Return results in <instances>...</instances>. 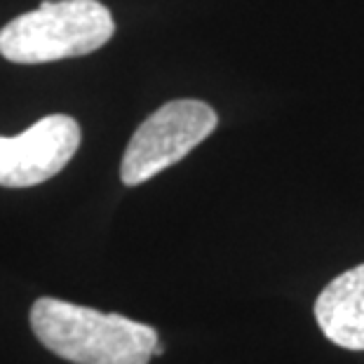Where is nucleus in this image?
I'll use <instances>...</instances> for the list:
<instances>
[{"label": "nucleus", "instance_id": "obj_1", "mask_svg": "<svg viewBox=\"0 0 364 364\" xmlns=\"http://www.w3.org/2000/svg\"><path fill=\"white\" fill-rule=\"evenodd\" d=\"M31 329L50 353L73 364H149L158 346L149 324L52 296L31 306Z\"/></svg>", "mask_w": 364, "mask_h": 364}, {"label": "nucleus", "instance_id": "obj_2", "mask_svg": "<svg viewBox=\"0 0 364 364\" xmlns=\"http://www.w3.org/2000/svg\"><path fill=\"white\" fill-rule=\"evenodd\" d=\"M115 21L99 0H43L0 31V54L14 64L85 57L111 41Z\"/></svg>", "mask_w": 364, "mask_h": 364}, {"label": "nucleus", "instance_id": "obj_3", "mask_svg": "<svg viewBox=\"0 0 364 364\" xmlns=\"http://www.w3.org/2000/svg\"><path fill=\"white\" fill-rule=\"evenodd\" d=\"M219 125V115L198 99H176L151 113L132 134L120 162L125 186H139L176 165Z\"/></svg>", "mask_w": 364, "mask_h": 364}, {"label": "nucleus", "instance_id": "obj_4", "mask_svg": "<svg viewBox=\"0 0 364 364\" xmlns=\"http://www.w3.org/2000/svg\"><path fill=\"white\" fill-rule=\"evenodd\" d=\"M82 132L64 113L45 115L17 136H0V186L31 188L57 176L75 151Z\"/></svg>", "mask_w": 364, "mask_h": 364}, {"label": "nucleus", "instance_id": "obj_5", "mask_svg": "<svg viewBox=\"0 0 364 364\" xmlns=\"http://www.w3.org/2000/svg\"><path fill=\"white\" fill-rule=\"evenodd\" d=\"M315 320L331 343L364 350V263L324 287L315 301Z\"/></svg>", "mask_w": 364, "mask_h": 364}, {"label": "nucleus", "instance_id": "obj_6", "mask_svg": "<svg viewBox=\"0 0 364 364\" xmlns=\"http://www.w3.org/2000/svg\"><path fill=\"white\" fill-rule=\"evenodd\" d=\"M162 353H165V348H162L160 343L156 346V350H153V355H162Z\"/></svg>", "mask_w": 364, "mask_h": 364}]
</instances>
